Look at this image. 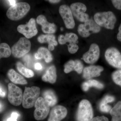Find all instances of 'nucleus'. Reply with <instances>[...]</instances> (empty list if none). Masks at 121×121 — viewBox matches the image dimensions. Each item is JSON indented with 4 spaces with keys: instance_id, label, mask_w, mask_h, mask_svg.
<instances>
[{
    "instance_id": "nucleus-1",
    "label": "nucleus",
    "mask_w": 121,
    "mask_h": 121,
    "mask_svg": "<svg viewBox=\"0 0 121 121\" xmlns=\"http://www.w3.org/2000/svg\"><path fill=\"white\" fill-rule=\"evenodd\" d=\"M94 20L100 27L110 30L114 29L117 21L114 13L111 11L97 13L94 16Z\"/></svg>"
},
{
    "instance_id": "nucleus-2",
    "label": "nucleus",
    "mask_w": 121,
    "mask_h": 121,
    "mask_svg": "<svg viewBox=\"0 0 121 121\" xmlns=\"http://www.w3.org/2000/svg\"><path fill=\"white\" fill-rule=\"evenodd\" d=\"M30 5L25 2H20L11 6L8 9L7 16L9 19L17 21L24 17L30 10Z\"/></svg>"
},
{
    "instance_id": "nucleus-3",
    "label": "nucleus",
    "mask_w": 121,
    "mask_h": 121,
    "mask_svg": "<svg viewBox=\"0 0 121 121\" xmlns=\"http://www.w3.org/2000/svg\"><path fill=\"white\" fill-rule=\"evenodd\" d=\"M94 112L90 102L86 99L82 100L79 104L76 115L77 121H91Z\"/></svg>"
},
{
    "instance_id": "nucleus-4",
    "label": "nucleus",
    "mask_w": 121,
    "mask_h": 121,
    "mask_svg": "<svg viewBox=\"0 0 121 121\" xmlns=\"http://www.w3.org/2000/svg\"><path fill=\"white\" fill-rule=\"evenodd\" d=\"M40 94V89L39 87H25L22 101L23 107L29 109L34 106L39 97Z\"/></svg>"
},
{
    "instance_id": "nucleus-5",
    "label": "nucleus",
    "mask_w": 121,
    "mask_h": 121,
    "mask_svg": "<svg viewBox=\"0 0 121 121\" xmlns=\"http://www.w3.org/2000/svg\"><path fill=\"white\" fill-rule=\"evenodd\" d=\"M31 47L30 41L25 37H21L13 46L11 52L14 57L21 58L30 51Z\"/></svg>"
},
{
    "instance_id": "nucleus-6",
    "label": "nucleus",
    "mask_w": 121,
    "mask_h": 121,
    "mask_svg": "<svg viewBox=\"0 0 121 121\" xmlns=\"http://www.w3.org/2000/svg\"><path fill=\"white\" fill-rule=\"evenodd\" d=\"M100 30V26L92 19H89L84 24H80L78 29L79 34L85 38L89 37L91 33H98Z\"/></svg>"
},
{
    "instance_id": "nucleus-7",
    "label": "nucleus",
    "mask_w": 121,
    "mask_h": 121,
    "mask_svg": "<svg viewBox=\"0 0 121 121\" xmlns=\"http://www.w3.org/2000/svg\"><path fill=\"white\" fill-rule=\"evenodd\" d=\"M78 37L77 35L74 33H67L65 36L60 35L58 37L59 43L60 44H64L68 43V51L70 54H74L77 52L79 49L77 45L78 43Z\"/></svg>"
},
{
    "instance_id": "nucleus-8",
    "label": "nucleus",
    "mask_w": 121,
    "mask_h": 121,
    "mask_svg": "<svg viewBox=\"0 0 121 121\" xmlns=\"http://www.w3.org/2000/svg\"><path fill=\"white\" fill-rule=\"evenodd\" d=\"M34 116L37 121L43 120L47 117L50 112V107L43 98L39 97L35 104Z\"/></svg>"
},
{
    "instance_id": "nucleus-9",
    "label": "nucleus",
    "mask_w": 121,
    "mask_h": 121,
    "mask_svg": "<svg viewBox=\"0 0 121 121\" xmlns=\"http://www.w3.org/2000/svg\"><path fill=\"white\" fill-rule=\"evenodd\" d=\"M8 99L12 105L15 106L20 105L22 102L23 95L22 90L12 83L8 85Z\"/></svg>"
},
{
    "instance_id": "nucleus-10",
    "label": "nucleus",
    "mask_w": 121,
    "mask_h": 121,
    "mask_svg": "<svg viewBox=\"0 0 121 121\" xmlns=\"http://www.w3.org/2000/svg\"><path fill=\"white\" fill-rule=\"evenodd\" d=\"M105 58L107 62L110 65L121 69V54L116 48H109L105 51Z\"/></svg>"
},
{
    "instance_id": "nucleus-11",
    "label": "nucleus",
    "mask_w": 121,
    "mask_h": 121,
    "mask_svg": "<svg viewBox=\"0 0 121 121\" xmlns=\"http://www.w3.org/2000/svg\"><path fill=\"white\" fill-rule=\"evenodd\" d=\"M73 16L78 20L82 22H85L89 19V16L86 12V6L83 3L76 2L72 4L70 7Z\"/></svg>"
},
{
    "instance_id": "nucleus-12",
    "label": "nucleus",
    "mask_w": 121,
    "mask_h": 121,
    "mask_svg": "<svg viewBox=\"0 0 121 121\" xmlns=\"http://www.w3.org/2000/svg\"><path fill=\"white\" fill-rule=\"evenodd\" d=\"M17 31L23 34L26 39H30L36 35L38 31L36 26L35 20L31 18L26 25H19L17 27Z\"/></svg>"
},
{
    "instance_id": "nucleus-13",
    "label": "nucleus",
    "mask_w": 121,
    "mask_h": 121,
    "mask_svg": "<svg viewBox=\"0 0 121 121\" xmlns=\"http://www.w3.org/2000/svg\"><path fill=\"white\" fill-rule=\"evenodd\" d=\"M59 12L66 28L68 29L73 28L75 26V23L70 7L66 5H62L59 9Z\"/></svg>"
},
{
    "instance_id": "nucleus-14",
    "label": "nucleus",
    "mask_w": 121,
    "mask_h": 121,
    "mask_svg": "<svg viewBox=\"0 0 121 121\" xmlns=\"http://www.w3.org/2000/svg\"><path fill=\"white\" fill-rule=\"evenodd\" d=\"M100 50L97 44H91L89 50L83 55L82 59L85 62L89 64H93L99 59Z\"/></svg>"
},
{
    "instance_id": "nucleus-15",
    "label": "nucleus",
    "mask_w": 121,
    "mask_h": 121,
    "mask_svg": "<svg viewBox=\"0 0 121 121\" xmlns=\"http://www.w3.org/2000/svg\"><path fill=\"white\" fill-rule=\"evenodd\" d=\"M67 114V110L65 107L57 105L54 107L50 112L48 121H61Z\"/></svg>"
},
{
    "instance_id": "nucleus-16",
    "label": "nucleus",
    "mask_w": 121,
    "mask_h": 121,
    "mask_svg": "<svg viewBox=\"0 0 121 121\" xmlns=\"http://www.w3.org/2000/svg\"><path fill=\"white\" fill-rule=\"evenodd\" d=\"M103 70L104 68L101 66L91 65L86 67L83 69V77L87 79L98 77Z\"/></svg>"
},
{
    "instance_id": "nucleus-17",
    "label": "nucleus",
    "mask_w": 121,
    "mask_h": 121,
    "mask_svg": "<svg viewBox=\"0 0 121 121\" xmlns=\"http://www.w3.org/2000/svg\"><path fill=\"white\" fill-rule=\"evenodd\" d=\"M36 21L37 23L42 27V30L44 33L48 34H52L56 32V27L54 23L48 22L44 16L40 15L37 17Z\"/></svg>"
},
{
    "instance_id": "nucleus-18",
    "label": "nucleus",
    "mask_w": 121,
    "mask_h": 121,
    "mask_svg": "<svg viewBox=\"0 0 121 121\" xmlns=\"http://www.w3.org/2000/svg\"><path fill=\"white\" fill-rule=\"evenodd\" d=\"M83 67L82 63L80 60H70L64 65V72L66 73H68L74 71L80 74L82 72Z\"/></svg>"
},
{
    "instance_id": "nucleus-19",
    "label": "nucleus",
    "mask_w": 121,
    "mask_h": 121,
    "mask_svg": "<svg viewBox=\"0 0 121 121\" xmlns=\"http://www.w3.org/2000/svg\"><path fill=\"white\" fill-rule=\"evenodd\" d=\"M56 68L54 65H52L48 68L45 73L42 76V79L44 82L54 83L56 82Z\"/></svg>"
},
{
    "instance_id": "nucleus-20",
    "label": "nucleus",
    "mask_w": 121,
    "mask_h": 121,
    "mask_svg": "<svg viewBox=\"0 0 121 121\" xmlns=\"http://www.w3.org/2000/svg\"><path fill=\"white\" fill-rule=\"evenodd\" d=\"M8 77L12 82L15 84H25L27 81L23 77L16 72L13 69H10L8 72Z\"/></svg>"
},
{
    "instance_id": "nucleus-21",
    "label": "nucleus",
    "mask_w": 121,
    "mask_h": 121,
    "mask_svg": "<svg viewBox=\"0 0 121 121\" xmlns=\"http://www.w3.org/2000/svg\"><path fill=\"white\" fill-rule=\"evenodd\" d=\"M44 99L49 106L52 107L55 105L57 102V98L55 92L51 90L45 91L43 94Z\"/></svg>"
},
{
    "instance_id": "nucleus-22",
    "label": "nucleus",
    "mask_w": 121,
    "mask_h": 121,
    "mask_svg": "<svg viewBox=\"0 0 121 121\" xmlns=\"http://www.w3.org/2000/svg\"><path fill=\"white\" fill-rule=\"evenodd\" d=\"M35 57L38 59H44L45 62L50 63L52 60V55L50 51L45 48L41 47L39 48L37 53L35 55Z\"/></svg>"
},
{
    "instance_id": "nucleus-23",
    "label": "nucleus",
    "mask_w": 121,
    "mask_h": 121,
    "mask_svg": "<svg viewBox=\"0 0 121 121\" xmlns=\"http://www.w3.org/2000/svg\"><path fill=\"white\" fill-rule=\"evenodd\" d=\"M115 100V98L113 96L110 95H107L100 102L99 105V108L100 110L102 112L104 113H108L110 112L112 107L108 104L109 103L113 102Z\"/></svg>"
},
{
    "instance_id": "nucleus-24",
    "label": "nucleus",
    "mask_w": 121,
    "mask_h": 121,
    "mask_svg": "<svg viewBox=\"0 0 121 121\" xmlns=\"http://www.w3.org/2000/svg\"><path fill=\"white\" fill-rule=\"evenodd\" d=\"M92 87H95L97 89H101L104 87V84L97 80L94 79H90L84 82L82 85V90L84 91H88L90 88Z\"/></svg>"
},
{
    "instance_id": "nucleus-25",
    "label": "nucleus",
    "mask_w": 121,
    "mask_h": 121,
    "mask_svg": "<svg viewBox=\"0 0 121 121\" xmlns=\"http://www.w3.org/2000/svg\"><path fill=\"white\" fill-rule=\"evenodd\" d=\"M110 113L112 117L111 121H121V102H118L112 108Z\"/></svg>"
},
{
    "instance_id": "nucleus-26",
    "label": "nucleus",
    "mask_w": 121,
    "mask_h": 121,
    "mask_svg": "<svg viewBox=\"0 0 121 121\" xmlns=\"http://www.w3.org/2000/svg\"><path fill=\"white\" fill-rule=\"evenodd\" d=\"M37 40L41 43H47L49 44H53L54 46L58 45V43L56 40L55 36L52 34L41 35L38 37Z\"/></svg>"
},
{
    "instance_id": "nucleus-27",
    "label": "nucleus",
    "mask_w": 121,
    "mask_h": 121,
    "mask_svg": "<svg viewBox=\"0 0 121 121\" xmlns=\"http://www.w3.org/2000/svg\"><path fill=\"white\" fill-rule=\"evenodd\" d=\"M16 67L17 70L26 78H32L34 76V72L32 70L25 67L20 62L17 63Z\"/></svg>"
},
{
    "instance_id": "nucleus-28",
    "label": "nucleus",
    "mask_w": 121,
    "mask_h": 121,
    "mask_svg": "<svg viewBox=\"0 0 121 121\" xmlns=\"http://www.w3.org/2000/svg\"><path fill=\"white\" fill-rule=\"evenodd\" d=\"M11 53V48L8 44L2 43L0 44V60L1 58L9 57Z\"/></svg>"
},
{
    "instance_id": "nucleus-29",
    "label": "nucleus",
    "mask_w": 121,
    "mask_h": 121,
    "mask_svg": "<svg viewBox=\"0 0 121 121\" xmlns=\"http://www.w3.org/2000/svg\"><path fill=\"white\" fill-rule=\"evenodd\" d=\"M112 78L115 83L121 86V69L114 72L112 74Z\"/></svg>"
},
{
    "instance_id": "nucleus-30",
    "label": "nucleus",
    "mask_w": 121,
    "mask_h": 121,
    "mask_svg": "<svg viewBox=\"0 0 121 121\" xmlns=\"http://www.w3.org/2000/svg\"><path fill=\"white\" fill-rule=\"evenodd\" d=\"M19 114L17 112H13L12 113L10 117L5 121H17V118Z\"/></svg>"
},
{
    "instance_id": "nucleus-31",
    "label": "nucleus",
    "mask_w": 121,
    "mask_h": 121,
    "mask_svg": "<svg viewBox=\"0 0 121 121\" xmlns=\"http://www.w3.org/2000/svg\"><path fill=\"white\" fill-rule=\"evenodd\" d=\"M111 1L115 8L121 10V0H113Z\"/></svg>"
},
{
    "instance_id": "nucleus-32",
    "label": "nucleus",
    "mask_w": 121,
    "mask_h": 121,
    "mask_svg": "<svg viewBox=\"0 0 121 121\" xmlns=\"http://www.w3.org/2000/svg\"><path fill=\"white\" fill-rule=\"evenodd\" d=\"M91 121H109L108 118L105 116H102L101 117H97L93 118Z\"/></svg>"
},
{
    "instance_id": "nucleus-33",
    "label": "nucleus",
    "mask_w": 121,
    "mask_h": 121,
    "mask_svg": "<svg viewBox=\"0 0 121 121\" xmlns=\"http://www.w3.org/2000/svg\"><path fill=\"white\" fill-rule=\"evenodd\" d=\"M6 91L2 85L0 84V97L4 98L6 96Z\"/></svg>"
},
{
    "instance_id": "nucleus-34",
    "label": "nucleus",
    "mask_w": 121,
    "mask_h": 121,
    "mask_svg": "<svg viewBox=\"0 0 121 121\" xmlns=\"http://www.w3.org/2000/svg\"><path fill=\"white\" fill-rule=\"evenodd\" d=\"M117 38L119 41L121 42V23L118 28V32L117 35Z\"/></svg>"
},
{
    "instance_id": "nucleus-35",
    "label": "nucleus",
    "mask_w": 121,
    "mask_h": 121,
    "mask_svg": "<svg viewBox=\"0 0 121 121\" xmlns=\"http://www.w3.org/2000/svg\"><path fill=\"white\" fill-rule=\"evenodd\" d=\"M35 68L36 70H40L43 68V67L40 63H37L35 64Z\"/></svg>"
},
{
    "instance_id": "nucleus-36",
    "label": "nucleus",
    "mask_w": 121,
    "mask_h": 121,
    "mask_svg": "<svg viewBox=\"0 0 121 121\" xmlns=\"http://www.w3.org/2000/svg\"><path fill=\"white\" fill-rule=\"evenodd\" d=\"M48 50L50 51H52L54 50L55 47H54V45L53 44H48Z\"/></svg>"
},
{
    "instance_id": "nucleus-37",
    "label": "nucleus",
    "mask_w": 121,
    "mask_h": 121,
    "mask_svg": "<svg viewBox=\"0 0 121 121\" xmlns=\"http://www.w3.org/2000/svg\"><path fill=\"white\" fill-rule=\"evenodd\" d=\"M4 105L1 102H0V113L1 112L4 110Z\"/></svg>"
},
{
    "instance_id": "nucleus-38",
    "label": "nucleus",
    "mask_w": 121,
    "mask_h": 121,
    "mask_svg": "<svg viewBox=\"0 0 121 121\" xmlns=\"http://www.w3.org/2000/svg\"><path fill=\"white\" fill-rule=\"evenodd\" d=\"M8 1L9 2V4L11 5V6H13L16 4V0H8Z\"/></svg>"
},
{
    "instance_id": "nucleus-39",
    "label": "nucleus",
    "mask_w": 121,
    "mask_h": 121,
    "mask_svg": "<svg viewBox=\"0 0 121 121\" xmlns=\"http://www.w3.org/2000/svg\"><path fill=\"white\" fill-rule=\"evenodd\" d=\"M49 2L52 3H57L60 2V0H48Z\"/></svg>"
},
{
    "instance_id": "nucleus-40",
    "label": "nucleus",
    "mask_w": 121,
    "mask_h": 121,
    "mask_svg": "<svg viewBox=\"0 0 121 121\" xmlns=\"http://www.w3.org/2000/svg\"><path fill=\"white\" fill-rule=\"evenodd\" d=\"M63 28H60V30H61V31H63Z\"/></svg>"
}]
</instances>
